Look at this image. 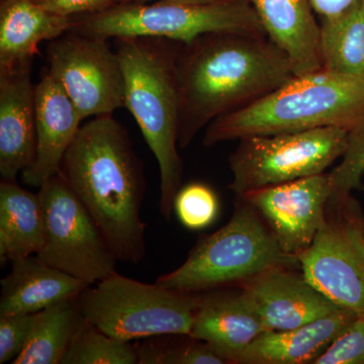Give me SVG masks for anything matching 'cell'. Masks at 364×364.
<instances>
[{
  "label": "cell",
  "instance_id": "obj_21",
  "mask_svg": "<svg viewBox=\"0 0 364 364\" xmlns=\"http://www.w3.org/2000/svg\"><path fill=\"white\" fill-rule=\"evenodd\" d=\"M46 241L44 208L39 193L16 181L0 183V262L37 255Z\"/></svg>",
  "mask_w": 364,
  "mask_h": 364
},
{
  "label": "cell",
  "instance_id": "obj_14",
  "mask_svg": "<svg viewBox=\"0 0 364 364\" xmlns=\"http://www.w3.org/2000/svg\"><path fill=\"white\" fill-rule=\"evenodd\" d=\"M32 64L0 71V174L16 181L36 156V85Z\"/></svg>",
  "mask_w": 364,
  "mask_h": 364
},
{
  "label": "cell",
  "instance_id": "obj_4",
  "mask_svg": "<svg viewBox=\"0 0 364 364\" xmlns=\"http://www.w3.org/2000/svg\"><path fill=\"white\" fill-rule=\"evenodd\" d=\"M181 43L161 38L116 39L124 80V107L136 119L160 173L159 208L171 219L181 188L178 146L179 91L176 60Z\"/></svg>",
  "mask_w": 364,
  "mask_h": 364
},
{
  "label": "cell",
  "instance_id": "obj_31",
  "mask_svg": "<svg viewBox=\"0 0 364 364\" xmlns=\"http://www.w3.org/2000/svg\"><path fill=\"white\" fill-rule=\"evenodd\" d=\"M318 18H332L345 13L358 0H309Z\"/></svg>",
  "mask_w": 364,
  "mask_h": 364
},
{
  "label": "cell",
  "instance_id": "obj_24",
  "mask_svg": "<svg viewBox=\"0 0 364 364\" xmlns=\"http://www.w3.org/2000/svg\"><path fill=\"white\" fill-rule=\"evenodd\" d=\"M136 363V347L100 331L85 318L61 364Z\"/></svg>",
  "mask_w": 364,
  "mask_h": 364
},
{
  "label": "cell",
  "instance_id": "obj_13",
  "mask_svg": "<svg viewBox=\"0 0 364 364\" xmlns=\"http://www.w3.org/2000/svg\"><path fill=\"white\" fill-rule=\"evenodd\" d=\"M243 291L259 314L265 331L301 327L340 309L305 279L282 267L249 279Z\"/></svg>",
  "mask_w": 364,
  "mask_h": 364
},
{
  "label": "cell",
  "instance_id": "obj_18",
  "mask_svg": "<svg viewBox=\"0 0 364 364\" xmlns=\"http://www.w3.org/2000/svg\"><path fill=\"white\" fill-rule=\"evenodd\" d=\"M1 279L0 315L35 314L62 301L77 299L91 284L61 272L37 255L11 262Z\"/></svg>",
  "mask_w": 364,
  "mask_h": 364
},
{
  "label": "cell",
  "instance_id": "obj_29",
  "mask_svg": "<svg viewBox=\"0 0 364 364\" xmlns=\"http://www.w3.org/2000/svg\"><path fill=\"white\" fill-rule=\"evenodd\" d=\"M36 314L0 315V364L14 363L25 348Z\"/></svg>",
  "mask_w": 364,
  "mask_h": 364
},
{
  "label": "cell",
  "instance_id": "obj_15",
  "mask_svg": "<svg viewBox=\"0 0 364 364\" xmlns=\"http://www.w3.org/2000/svg\"><path fill=\"white\" fill-rule=\"evenodd\" d=\"M75 105L65 91L46 71L36 85V156L33 164L23 171V181L41 188L57 176L62 160L81 127Z\"/></svg>",
  "mask_w": 364,
  "mask_h": 364
},
{
  "label": "cell",
  "instance_id": "obj_9",
  "mask_svg": "<svg viewBox=\"0 0 364 364\" xmlns=\"http://www.w3.org/2000/svg\"><path fill=\"white\" fill-rule=\"evenodd\" d=\"M331 215L298 261L304 279L340 309L364 318V215L347 196L329 200Z\"/></svg>",
  "mask_w": 364,
  "mask_h": 364
},
{
  "label": "cell",
  "instance_id": "obj_33",
  "mask_svg": "<svg viewBox=\"0 0 364 364\" xmlns=\"http://www.w3.org/2000/svg\"><path fill=\"white\" fill-rule=\"evenodd\" d=\"M363 6H364V0H363Z\"/></svg>",
  "mask_w": 364,
  "mask_h": 364
},
{
  "label": "cell",
  "instance_id": "obj_5",
  "mask_svg": "<svg viewBox=\"0 0 364 364\" xmlns=\"http://www.w3.org/2000/svg\"><path fill=\"white\" fill-rule=\"evenodd\" d=\"M239 200L230 221L215 233L203 237L181 267L161 275L156 284L193 294L241 280L247 282L273 268L298 261L280 249L260 215Z\"/></svg>",
  "mask_w": 364,
  "mask_h": 364
},
{
  "label": "cell",
  "instance_id": "obj_12",
  "mask_svg": "<svg viewBox=\"0 0 364 364\" xmlns=\"http://www.w3.org/2000/svg\"><path fill=\"white\" fill-rule=\"evenodd\" d=\"M331 196L329 174H318L238 196L252 207L274 235L280 249L298 259L325 221Z\"/></svg>",
  "mask_w": 364,
  "mask_h": 364
},
{
  "label": "cell",
  "instance_id": "obj_28",
  "mask_svg": "<svg viewBox=\"0 0 364 364\" xmlns=\"http://www.w3.org/2000/svg\"><path fill=\"white\" fill-rule=\"evenodd\" d=\"M314 364H364V318L358 317Z\"/></svg>",
  "mask_w": 364,
  "mask_h": 364
},
{
  "label": "cell",
  "instance_id": "obj_20",
  "mask_svg": "<svg viewBox=\"0 0 364 364\" xmlns=\"http://www.w3.org/2000/svg\"><path fill=\"white\" fill-rule=\"evenodd\" d=\"M71 25V18L46 11L31 0H1L0 71L32 64L41 43L58 39Z\"/></svg>",
  "mask_w": 364,
  "mask_h": 364
},
{
  "label": "cell",
  "instance_id": "obj_27",
  "mask_svg": "<svg viewBox=\"0 0 364 364\" xmlns=\"http://www.w3.org/2000/svg\"><path fill=\"white\" fill-rule=\"evenodd\" d=\"M330 200H344L361 188L364 174V128L349 135L348 146L338 166L330 172Z\"/></svg>",
  "mask_w": 364,
  "mask_h": 364
},
{
  "label": "cell",
  "instance_id": "obj_11",
  "mask_svg": "<svg viewBox=\"0 0 364 364\" xmlns=\"http://www.w3.org/2000/svg\"><path fill=\"white\" fill-rule=\"evenodd\" d=\"M48 72L85 119L124 107V80L116 50L107 40L67 32L48 45Z\"/></svg>",
  "mask_w": 364,
  "mask_h": 364
},
{
  "label": "cell",
  "instance_id": "obj_30",
  "mask_svg": "<svg viewBox=\"0 0 364 364\" xmlns=\"http://www.w3.org/2000/svg\"><path fill=\"white\" fill-rule=\"evenodd\" d=\"M51 11L67 18L88 16L104 11L117 4V0H31Z\"/></svg>",
  "mask_w": 364,
  "mask_h": 364
},
{
  "label": "cell",
  "instance_id": "obj_2",
  "mask_svg": "<svg viewBox=\"0 0 364 364\" xmlns=\"http://www.w3.org/2000/svg\"><path fill=\"white\" fill-rule=\"evenodd\" d=\"M60 174L97 223L119 261L138 264L146 254L143 164L128 131L107 116L79 129Z\"/></svg>",
  "mask_w": 364,
  "mask_h": 364
},
{
  "label": "cell",
  "instance_id": "obj_16",
  "mask_svg": "<svg viewBox=\"0 0 364 364\" xmlns=\"http://www.w3.org/2000/svg\"><path fill=\"white\" fill-rule=\"evenodd\" d=\"M263 332L259 314L244 291L214 294L200 299L191 338L205 342L235 363Z\"/></svg>",
  "mask_w": 364,
  "mask_h": 364
},
{
  "label": "cell",
  "instance_id": "obj_8",
  "mask_svg": "<svg viewBox=\"0 0 364 364\" xmlns=\"http://www.w3.org/2000/svg\"><path fill=\"white\" fill-rule=\"evenodd\" d=\"M349 132L337 128L251 136L230 155L229 188L237 196L323 174L348 146Z\"/></svg>",
  "mask_w": 364,
  "mask_h": 364
},
{
  "label": "cell",
  "instance_id": "obj_25",
  "mask_svg": "<svg viewBox=\"0 0 364 364\" xmlns=\"http://www.w3.org/2000/svg\"><path fill=\"white\" fill-rule=\"evenodd\" d=\"M174 212L184 227L193 231L213 224L219 214V200L207 184L189 183L179 189L173 203Z\"/></svg>",
  "mask_w": 364,
  "mask_h": 364
},
{
  "label": "cell",
  "instance_id": "obj_26",
  "mask_svg": "<svg viewBox=\"0 0 364 364\" xmlns=\"http://www.w3.org/2000/svg\"><path fill=\"white\" fill-rule=\"evenodd\" d=\"M140 364H226L228 360L205 342L169 346L161 342L148 341L136 347Z\"/></svg>",
  "mask_w": 364,
  "mask_h": 364
},
{
  "label": "cell",
  "instance_id": "obj_19",
  "mask_svg": "<svg viewBox=\"0 0 364 364\" xmlns=\"http://www.w3.org/2000/svg\"><path fill=\"white\" fill-rule=\"evenodd\" d=\"M358 316L336 312L294 329L265 331L236 359L241 364L313 363Z\"/></svg>",
  "mask_w": 364,
  "mask_h": 364
},
{
  "label": "cell",
  "instance_id": "obj_7",
  "mask_svg": "<svg viewBox=\"0 0 364 364\" xmlns=\"http://www.w3.org/2000/svg\"><path fill=\"white\" fill-rule=\"evenodd\" d=\"M81 314L100 331L132 340L188 336L200 298L114 272L77 299Z\"/></svg>",
  "mask_w": 364,
  "mask_h": 364
},
{
  "label": "cell",
  "instance_id": "obj_1",
  "mask_svg": "<svg viewBox=\"0 0 364 364\" xmlns=\"http://www.w3.org/2000/svg\"><path fill=\"white\" fill-rule=\"evenodd\" d=\"M179 148L218 117L243 109L294 76L267 36L210 33L181 44L176 60Z\"/></svg>",
  "mask_w": 364,
  "mask_h": 364
},
{
  "label": "cell",
  "instance_id": "obj_22",
  "mask_svg": "<svg viewBox=\"0 0 364 364\" xmlns=\"http://www.w3.org/2000/svg\"><path fill=\"white\" fill-rule=\"evenodd\" d=\"M77 299L62 301L36 314L28 342L14 364L62 363L85 321Z\"/></svg>",
  "mask_w": 364,
  "mask_h": 364
},
{
  "label": "cell",
  "instance_id": "obj_17",
  "mask_svg": "<svg viewBox=\"0 0 364 364\" xmlns=\"http://www.w3.org/2000/svg\"><path fill=\"white\" fill-rule=\"evenodd\" d=\"M265 35L286 53L294 75L322 69L320 23L309 0H249Z\"/></svg>",
  "mask_w": 364,
  "mask_h": 364
},
{
  "label": "cell",
  "instance_id": "obj_3",
  "mask_svg": "<svg viewBox=\"0 0 364 364\" xmlns=\"http://www.w3.org/2000/svg\"><path fill=\"white\" fill-rule=\"evenodd\" d=\"M364 128V75L326 69L294 75L257 102L218 117L205 128L208 147L251 136Z\"/></svg>",
  "mask_w": 364,
  "mask_h": 364
},
{
  "label": "cell",
  "instance_id": "obj_23",
  "mask_svg": "<svg viewBox=\"0 0 364 364\" xmlns=\"http://www.w3.org/2000/svg\"><path fill=\"white\" fill-rule=\"evenodd\" d=\"M322 68L346 75H364V6L358 0L345 13L321 18Z\"/></svg>",
  "mask_w": 364,
  "mask_h": 364
},
{
  "label": "cell",
  "instance_id": "obj_32",
  "mask_svg": "<svg viewBox=\"0 0 364 364\" xmlns=\"http://www.w3.org/2000/svg\"><path fill=\"white\" fill-rule=\"evenodd\" d=\"M151 0H117V4H127V2H148ZM157 1L172 2V4H191V6H203V4H219L226 0H157Z\"/></svg>",
  "mask_w": 364,
  "mask_h": 364
},
{
  "label": "cell",
  "instance_id": "obj_10",
  "mask_svg": "<svg viewBox=\"0 0 364 364\" xmlns=\"http://www.w3.org/2000/svg\"><path fill=\"white\" fill-rule=\"evenodd\" d=\"M38 193L46 222V241L38 257L91 286L117 272L119 260L63 176H53Z\"/></svg>",
  "mask_w": 364,
  "mask_h": 364
},
{
  "label": "cell",
  "instance_id": "obj_6",
  "mask_svg": "<svg viewBox=\"0 0 364 364\" xmlns=\"http://www.w3.org/2000/svg\"><path fill=\"white\" fill-rule=\"evenodd\" d=\"M69 32L107 41L149 37L181 44H189L210 33L267 36L249 0L203 6L166 1L116 4L98 14L72 18Z\"/></svg>",
  "mask_w": 364,
  "mask_h": 364
}]
</instances>
